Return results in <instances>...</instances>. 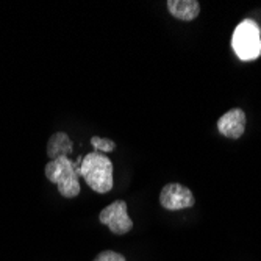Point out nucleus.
I'll list each match as a JSON object with an SVG mask.
<instances>
[{
  "mask_svg": "<svg viewBox=\"0 0 261 261\" xmlns=\"http://www.w3.org/2000/svg\"><path fill=\"white\" fill-rule=\"evenodd\" d=\"M94 261H125V256L117 252H113V250H105V252L99 253Z\"/></svg>",
  "mask_w": 261,
  "mask_h": 261,
  "instance_id": "obj_10",
  "label": "nucleus"
},
{
  "mask_svg": "<svg viewBox=\"0 0 261 261\" xmlns=\"http://www.w3.org/2000/svg\"><path fill=\"white\" fill-rule=\"evenodd\" d=\"M72 152V141L69 139V136L63 132H58L50 136L49 142H47V155H49L50 161L67 156Z\"/></svg>",
  "mask_w": 261,
  "mask_h": 261,
  "instance_id": "obj_8",
  "label": "nucleus"
},
{
  "mask_svg": "<svg viewBox=\"0 0 261 261\" xmlns=\"http://www.w3.org/2000/svg\"><path fill=\"white\" fill-rule=\"evenodd\" d=\"M91 144L92 147L96 149V152H100V153H105V152H113L116 149V144L111 141V139H107V138H99V136H94L91 138Z\"/></svg>",
  "mask_w": 261,
  "mask_h": 261,
  "instance_id": "obj_9",
  "label": "nucleus"
},
{
  "mask_svg": "<svg viewBox=\"0 0 261 261\" xmlns=\"http://www.w3.org/2000/svg\"><path fill=\"white\" fill-rule=\"evenodd\" d=\"M45 177L58 186V191L63 197L72 199L80 194V183L75 163L69 160V156H61L47 163Z\"/></svg>",
  "mask_w": 261,
  "mask_h": 261,
  "instance_id": "obj_2",
  "label": "nucleus"
},
{
  "mask_svg": "<svg viewBox=\"0 0 261 261\" xmlns=\"http://www.w3.org/2000/svg\"><path fill=\"white\" fill-rule=\"evenodd\" d=\"M231 45L234 54L238 55L241 61L256 60L261 54V35L258 23L252 19L243 20L234 29Z\"/></svg>",
  "mask_w": 261,
  "mask_h": 261,
  "instance_id": "obj_3",
  "label": "nucleus"
},
{
  "mask_svg": "<svg viewBox=\"0 0 261 261\" xmlns=\"http://www.w3.org/2000/svg\"><path fill=\"white\" fill-rule=\"evenodd\" d=\"M169 13L180 20H194L200 13V4L196 0H169L168 4Z\"/></svg>",
  "mask_w": 261,
  "mask_h": 261,
  "instance_id": "obj_7",
  "label": "nucleus"
},
{
  "mask_svg": "<svg viewBox=\"0 0 261 261\" xmlns=\"http://www.w3.org/2000/svg\"><path fill=\"white\" fill-rule=\"evenodd\" d=\"M99 221L105 224L114 234H125L133 228V221L128 218L127 203L124 200H116L99 215Z\"/></svg>",
  "mask_w": 261,
  "mask_h": 261,
  "instance_id": "obj_4",
  "label": "nucleus"
},
{
  "mask_svg": "<svg viewBox=\"0 0 261 261\" xmlns=\"http://www.w3.org/2000/svg\"><path fill=\"white\" fill-rule=\"evenodd\" d=\"M194 196L191 189L180 185V183H169L166 185L161 193H160V203L163 208L177 211V210H185L191 208L194 205Z\"/></svg>",
  "mask_w": 261,
  "mask_h": 261,
  "instance_id": "obj_5",
  "label": "nucleus"
},
{
  "mask_svg": "<svg viewBox=\"0 0 261 261\" xmlns=\"http://www.w3.org/2000/svg\"><path fill=\"white\" fill-rule=\"evenodd\" d=\"M218 130L225 138L240 139L246 132V113L241 108H233L227 111L219 117Z\"/></svg>",
  "mask_w": 261,
  "mask_h": 261,
  "instance_id": "obj_6",
  "label": "nucleus"
},
{
  "mask_svg": "<svg viewBox=\"0 0 261 261\" xmlns=\"http://www.w3.org/2000/svg\"><path fill=\"white\" fill-rule=\"evenodd\" d=\"M75 169L79 177L86 180L92 191L105 194L113 189V163L107 155L100 152H91L85 158L77 160Z\"/></svg>",
  "mask_w": 261,
  "mask_h": 261,
  "instance_id": "obj_1",
  "label": "nucleus"
}]
</instances>
